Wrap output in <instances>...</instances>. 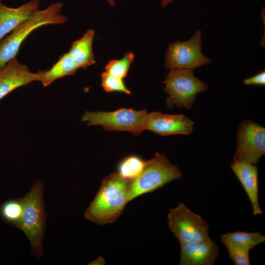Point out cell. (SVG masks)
Segmentation results:
<instances>
[{"instance_id": "obj_1", "label": "cell", "mask_w": 265, "mask_h": 265, "mask_svg": "<svg viewBox=\"0 0 265 265\" xmlns=\"http://www.w3.org/2000/svg\"><path fill=\"white\" fill-rule=\"evenodd\" d=\"M131 182L118 172L107 175L102 181L94 199L84 213V217L98 225L113 223L123 212Z\"/></svg>"}, {"instance_id": "obj_2", "label": "cell", "mask_w": 265, "mask_h": 265, "mask_svg": "<svg viewBox=\"0 0 265 265\" xmlns=\"http://www.w3.org/2000/svg\"><path fill=\"white\" fill-rule=\"evenodd\" d=\"M63 6V3L58 2L44 10L38 9L0 41V70L16 57L21 45L32 31L46 25H60L67 21V18L61 13Z\"/></svg>"}, {"instance_id": "obj_3", "label": "cell", "mask_w": 265, "mask_h": 265, "mask_svg": "<svg viewBox=\"0 0 265 265\" xmlns=\"http://www.w3.org/2000/svg\"><path fill=\"white\" fill-rule=\"evenodd\" d=\"M182 176L177 166L172 164L163 154L157 153L152 158L145 160L141 173L130 183L127 202L161 188Z\"/></svg>"}, {"instance_id": "obj_4", "label": "cell", "mask_w": 265, "mask_h": 265, "mask_svg": "<svg viewBox=\"0 0 265 265\" xmlns=\"http://www.w3.org/2000/svg\"><path fill=\"white\" fill-rule=\"evenodd\" d=\"M44 185L38 180L23 197L24 211L20 230L29 241L33 254L40 258L43 253L46 212L43 199Z\"/></svg>"}, {"instance_id": "obj_5", "label": "cell", "mask_w": 265, "mask_h": 265, "mask_svg": "<svg viewBox=\"0 0 265 265\" xmlns=\"http://www.w3.org/2000/svg\"><path fill=\"white\" fill-rule=\"evenodd\" d=\"M164 91L168 95L166 105L169 109L174 105L186 109L191 108L197 95L208 89V86L196 78L193 70L173 69L162 81Z\"/></svg>"}, {"instance_id": "obj_6", "label": "cell", "mask_w": 265, "mask_h": 265, "mask_svg": "<svg viewBox=\"0 0 265 265\" xmlns=\"http://www.w3.org/2000/svg\"><path fill=\"white\" fill-rule=\"evenodd\" d=\"M148 114L146 109L121 108L109 112L86 111L81 120L88 126L101 125L106 131H126L138 135L145 130Z\"/></svg>"}, {"instance_id": "obj_7", "label": "cell", "mask_w": 265, "mask_h": 265, "mask_svg": "<svg viewBox=\"0 0 265 265\" xmlns=\"http://www.w3.org/2000/svg\"><path fill=\"white\" fill-rule=\"evenodd\" d=\"M168 227L180 244L196 242L210 238L209 226L201 215L189 209L184 203L170 210Z\"/></svg>"}, {"instance_id": "obj_8", "label": "cell", "mask_w": 265, "mask_h": 265, "mask_svg": "<svg viewBox=\"0 0 265 265\" xmlns=\"http://www.w3.org/2000/svg\"><path fill=\"white\" fill-rule=\"evenodd\" d=\"M201 31L198 30L187 41L170 44L165 54V67L170 70H193L210 63L211 60L201 52Z\"/></svg>"}, {"instance_id": "obj_9", "label": "cell", "mask_w": 265, "mask_h": 265, "mask_svg": "<svg viewBox=\"0 0 265 265\" xmlns=\"http://www.w3.org/2000/svg\"><path fill=\"white\" fill-rule=\"evenodd\" d=\"M233 160L256 165L265 154V129L245 120L239 125Z\"/></svg>"}, {"instance_id": "obj_10", "label": "cell", "mask_w": 265, "mask_h": 265, "mask_svg": "<svg viewBox=\"0 0 265 265\" xmlns=\"http://www.w3.org/2000/svg\"><path fill=\"white\" fill-rule=\"evenodd\" d=\"M194 122L184 114H167L158 112L148 114L145 130L153 132L161 136L190 134Z\"/></svg>"}, {"instance_id": "obj_11", "label": "cell", "mask_w": 265, "mask_h": 265, "mask_svg": "<svg viewBox=\"0 0 265 265\" xmlns=\"http://www.w3.org/2000/svg\"><path fill=\"white\" fill-rule=\"evenodd\" d=\"M41 79V71L31 72L26 65L14 58L0 70V100L16 88Z\"/></svg>"}, {"instance_id": "obj_12", "label": "cell", "mask_w": 265, "mask_h": 265, "mask_svg": "<svg viewBox=\"0 0 265 265\" xmlns=\"http://www.w3.org/2000/svg\"><path fill=\"white\" fill-rule=\"evenodd\" d=\"M180 265H213L219 253L217 244L211 238L180 244Z\"/></svg>"}, {"instance_id": "obj_13", "label": "cell", "mask_w": 265, "mask_h": 265, "mask_svg": "<svg viewBox=\"0 0 265 265\" xmlns=\"http://www.w3.org/2000/svg\"><path fill=\"white\" fill-rule=\"evenodd\" d=\"M231 168L244 189L255 216L263 213L259 202L258 172L255 164L234 160Z\"/></svg>"}, {"instance_id": "obj_14", "label": "cell", "mask_w": 265, "mask_h": 265, "mask_svg": "<svg viewBox=\"0 0 265 265\" xmlns=\"http://www.w3.org/2000/svg\"><path fill=\"white\" fill-rule=\"evenodd\" d=\"M39 0H30L18 8L4 5L0 0V41L38 9Z\"/></svg>"}, {"instance_id": "obj_15", "label": "cell", "mask_w": 265, "mask_h": 265, "mask_svg": "<svg viewBox=\"0 0 265 265\" xmlns=\"http://www.w3.org/2000/svg\"><path fill=\"white\" fill-rule=\"evenodd\" d=\"M94 31L88 29L79 39L74 41L68 52L79 69H85L95 63L92 49Z\"/></svg>"}, {"instance_id": "obj_16", "label": "cell", "mask_w": 265, "mask_h": 265, "mask_svg": "<svg viewBox=\"0 0 265 265\" xmlns=\"http://www.w3.org/2000/svg\"><path fill=\"white\" fill-rule=\"evenodd\" d=\"M79 69L72 57L67 53L61 56L49 70L41 71L40 81L44 86H47L59 78L74 74Z\"/></svg>"}, {"instance_id": "obj_17", "label": "cell", "mask_w": 265, "mask_h": 265, "mask_svg": "<svg viewBox=\"0 0 265 265\" xmlns=\"http://www.w3.org/2000/svg\"><path fill=\"white\" fill-rule=\"evenodd\" d=\"M221 242L225 245L230 244L248 250L265 241V236L259 232H245L238 231L222 235Z\"/></svg>"}, {"instance_id": "obj_18", "label": "cell", "mask_w": 265, "mask_h": 265, "mask_svg": "<svg viewBox=\"0 0 265 265\" xmlns=\"http://www.w3.org/2000/svg\"><path fill=\"white\" fill-rule=\"evenodd\" d=\"M24 206L23 197L4 201L0 205V218L5 223L20 229Z\"/></svg>"}, {"instance_id": "obj_19", "label": "cell", "mask_w": 265, "mask_h": 265, "mask_svg": "<svg viewBox=\"0 0 265 265\" xmlns=\"http://www.w3.org/2000/svg\"><path fill=\"white\" fill-rule=\"evenodd\" d=\"M145 160L136 155L129 156L119 163L118 174L125 180L132 181L142 171Z\"/></svg>"}, {"instance_id": "obj_20", "label": "cell", "mask_w": 265, "mask_h": 265, "mask_svg": "<svg viewBox=\"0 0 265 265\" xmlns=\"http://www.w3.org/2000/svg\"><path fill=\"white\" fill-rule=\"evenodd\" d=\"M134 57V55L132 53L128 52L120 59L111 60L106 65L105 72L115 77L123 80L128 73Z\"/></svg>"}, {"instance_id": "obj_21", "label": "cell", "mask_w": 265, "mask_h": 265, "mask_svg": "<svg viewBox=\"0 0 265 265\" xmlns=\"http://www.w3.org/2000/svg\"><path fill=\"white\" fill-rule=\"evenodd\" d=\"M101 79L102 86L106 92H119L127 94L131 93L122 79L115 77L105 71L102 72Z\"/></svg>"}, {"instance_id": "obj_22", "label": "cell", "mask_w": 265, "mask_h": 265, "mask_svg": "<svg viewBox=\"0 0 265 265\" xmlns=\"http://www.w3.org/2000/svg\"><path fill=\"white\" fill-rule=\"evenodd\" d=\"M229 257L236 265H250L249 250L235 245H225Z\"/></svg>"}, {"instance_id": "obj_23", "label": "cell", "mask_w": 265, "mask_h": 265, "mask_svg": "<svg viewBox=\"0 0 265 265\" xmlns=\"http://www.w3.org/2000/svg\"><path fill=\"white\" fill-rule=\"evenodd\" d=\"M243 82L246 85H257L265 86V72L262 71L256 75L244 80Z\"/></svg>"}, {"instance_id": "obj_24", "label": "cell", "mask_w": 265, "mask_h": 265, "mask_svg": "<svg viewBox=\"0 0 265 265\" xmlns=\"http://www.w3.org/2000/svg\"><path fill=\"white\" fill-rule=\"evenodd\" d=\"M105 259L102 257L100 256L98 258L95 260L94 261L90 263V265H103L106 263Z\"/></svg>"}, {"instance_id": "obj_25", "label": "cell", "mask_w": 265, "mask_h": 265, "mask_svg": "<svg viewBox=\"0 0 265 265\" xmlns=\"http://www.w3.org/2000/svg\"><path fill=\"white\" fill-rule=\"evenodd\" d=\"M174 0H162L161 2V7L162 8L165 7L169 3H171Z\"/></svg>"}, {"instance_id": "obj_26", "label": "cell", "mask_w": 265, "mask_h": 265, "mask_svg": "<svg viewBox=\"0 0 265 265\" xmlns=\"http://www.w3.org/2000/svg\"><path fill=\"white\" fill-rule=\"evenodd\" d=\"M106 0L111 6L115 5V3L114 0Z\"/></svg>"}]
</instances>
